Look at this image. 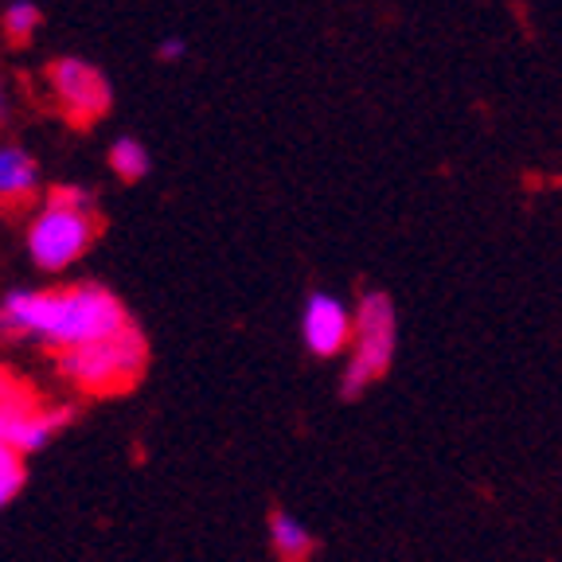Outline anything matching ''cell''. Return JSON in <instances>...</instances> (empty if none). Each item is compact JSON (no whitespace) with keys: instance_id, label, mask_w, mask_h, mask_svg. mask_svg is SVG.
Wrapping results in <instances>:
<instances>
[{"instance_id":"6da1fadb","label":"cell","mask_w":562,"mask_h":562,"mask_svg":"<svg viewBox=\"0 0 562 562\" xmlns=\"http://www.w3.org/2000/svg\"><path fill=\"white\" fill-rule=\"evenodd\" d=\"M130 325L122 301L102 285H70V290H16L0 301V336L40 340L67 351L102 340Z\"/></svg>"},{"instance_id":"7a4b0ae2","label":"cell","mask_w":562,"mask_h":562,"mask_svg":"<svg viewBox=\"0 0 562 562\" xmlns=\"http://www.w3.org/2000/svg\"><path fill=\"white\" fill-rule=\"evenodd\" d=\"M149 363L145 336L133 325L102 336V340L79 344V348L59 351V371L67 383H75L87 395H117L130 391Z\"/></svg>"},{"instance_id":"3957f363","label":"cell","mask_w":562,"mask_h":562,"mask_svg":"<svg viewBox=\"0 0 562 562\" xmlns=\"http://www.w3.org/2000/svg\"><path fill=\"white\" fill-rule=\"evenodd\" d=\"M94 203L82 188H55L52 200L27 227V255L40 270H67L94 243Z\"/></svg>"},{"instance_id":"277c9868","label":"cell","mask_w":562,"mask_h":562,"mask_svg":"<svg viewBox=\"0 0 562 562\" xmlns=\"http://www.w3.org/2000/svg\"><path fill=\"white\" fill-rule=\"evenodd\" d=\"M398 348V313L395 301L386 293L371 290L356 301V333H351L348 360H344V379H340V395L356 398L363 395L371 383L391 371Z\"/></svg>"},{"instance_id":"5b68a950","label":"cell","mask_w":562,"mask_h":562,"mask_svg":"<svg viewBox=\"0 0 562 562\" xmlns=\"http://www.w3.org/2000/svg\"><path fill=\"white\" fill-rule=\"evenodd\" d=\"M47 87H52V98L75 125L98 122L114 102V90H110L102 70L87 59H75V55L55 59L47 67Z\"/></svg>"},{"instance_id":"8992f818","label":"cell","mask_w":562,"mask_h":562,"mask_svg":"<svg viewBox=\"0 0 562 562\" xmlns=\"http://www.w3.org/2000/svg\"><path fill=\"white\" fill-rule=\"evenodd\" d=\"M351 333H356V305H348L328 290L308 293L305 308H301V340L316 360L348 356Z\"/></svg>"},{"instance_id":"52a82bcc","label":"cell","mask_w":562,"mask_h":562,"mask_svg":"<svg viewBox=\"0 0 562 562\" xmlns=\"http://www.w3.org/2000/svg\"><path fill=\"white\" fill-rule=\"evenodd\" d=\"M67 422V411H40L27 395L0 386V441L20 453L44 449L47 438Z\"/></svg>"},{"instance_id":"ba28073f","label":"cell","mask_w":562,"mask_h":562,"mask_svg":"<svg viewBox=\"0 0 562 562\" xmlns=\"http://www.w3.org/2000/svg\"><path fill=\"white\" fill-rule=\"evenodd\" d=\"M40 192V168L20 145H0V203H27Z\"/></svg>"},{"instance_id":"9c48e42d","label":"cell","mask_w":562,"mask_h":562,"mask_svg":"<svg viewBox=\"0 0 562 562\" xmlns=\"http://www.w3.org/2000/svg\"><path fill=\"white\" fill-rule=\"evenodd\" d=\"M270 547L281 562H305L316 543H313V536H308V527L301 524L297 516L273 508L270 512Z\"/></svg>"},{"instance_id":"30bf717a","label":"cell","mask_w":562,"mask_h":562,"mask_svg":"<svg viewBox=\"0 0 562 562\" xmlns=\"http://www.w3.org/2000/svg\"><path fill=\"white\" fill-rule=\"evenodd\" d=\"M110 168L122 176L125 184H137V180H145V176H149L153 157L137 137H122V140H114V145H110Z\"/></svg>"},{"instance_id":"8fae6325","label":"cell","mask_w":562,"mask_h":562,"mask_svg":"<svg viewBox=\"0 0 562 562\" xmlns=\"http://www.w3.org/2000/svg\"><path fill=\"white\" fill-rule=\"evenodd\" d=\"M0 24H4V35H9L12 44H24V40L35 35V27H40V9H35L32 0H12Z\"/></svg>"},{"instance_id":"7c38bea8","label":"cell","mask_w":562,"mask_h":562,"mask_svg":"<svg viewBox=\"0 0 562 562\" xmlns=\"http://www.w3.org/2000/svg\"><path fill=\"white\" fill-rule=\"evenodd\" d=\"M24 488V453L0 441V508Z\"/></svg>"},{"instance_id":"4fadbf2b","label":"cell","mask_w":562,"mask_h":562,"mask_svg":"<svg viewBox=\"0 0 562 562\" xmlns=\"http://www.w3.org/2000/svg\"><path fill=\"white\" fill-rule=\"evenodd\" d=\"M157 55L165 63H176V59H184V55H188V44H184V40H176V35H168L165 44L157 47Z\"/></svg>"},{"instance_id":"5bb4252c","label":"cell","mask_w":562,"mask_h":562,"mask_svg":"<svg viewBox=\"0 0 562 562\" xmlns=\"http://www.w3.org/2000/svg\"><path fill=\"white\" fill-rule=\"evenodd\" d=\"M4 117H9V87L0 79V125H4Z\"/></svg>"},{"instance_id":"9a60e30c","label":"cell","mask_w":562,"mask_h":562,"mask_svg":"<svg viewBox=\"0 0 562 562\" xmlns=\"http://www.w3.org/2000/svg\"><path fill=\"white\" fill-rule=\"evenodd\" d=\"M0 386H4V383H0Z\"/></svg>"}]
</instances>
